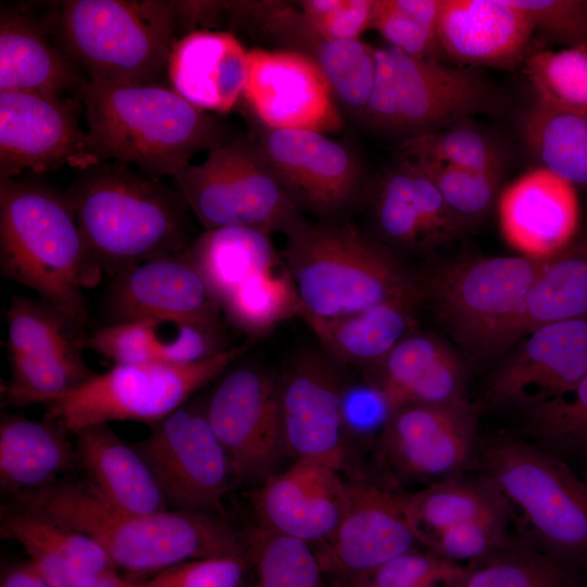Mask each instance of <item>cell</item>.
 Segmentation results:
<instances>
[{
	"instance_id": "1",
	"label": "cell",
	"mask_w": 587,
	"mask_h": 587,
	"mask_svg": "<svg viewBox=\"0 0 587 587\" xmlns=\"http://www.w3.org/2000/svg\"><path fill=\"white\" fill-rule=\"evenodd\" d=\"M13 499L89 536L115 567L133 573H157L189 560L248 555L247 535L226 517L174 509L129 514L111 505L89 480L60 479Z\"/></svg>"
},
{
	"instance_id": "2",
	"label": "cell",
	"mask_w": 587,
	"mask_h": 587,
	"mask_svg": "<svg viewBox=\"0 0 587 587\" xmlns=\"http://www.w3.org/2000/svg\"><path fill=\"white\" fill-rule=\"evenodd\" d=\"M72 93L82 103L88 147L99 163L117 161L151 177H173L197 153L233 139L213 115L163 84L85 79Z\"/></svg>"
},
{
	"instance_id": "3",
	"label": "cell",
	"mask_w": 587,
	"mask_h": 587,
	"mask_svg": "<svg viewBox=\"0 0 587 587\" xmlns=\"http://www.w3.org/2000/svg\"><path fill=\"white\" fill-rule=\"evenodd\" d=\"M65 195L92 260L111 278L190 245L191 212L178 191L128 164L77 171Z\"/></svg>"
},
{
	"instance_id": "4",
	"label": "cell",
	"mask_w": 587,
	"mask_h": 587,
	"mask_svg": "<svg viewBox=\"0 0 587 587\" xmlns=\"http://www.w3.org/2000/svg\"><path fill=\"white\" fill-rule=\"evenodd\" d=\"M51 34L86 79L162 84L175 43L189 33L183 1L66 0L49 3Z\"/></svg>"
},
{
	"instance_id": "5",
	"label": "cell",
	"mask_w": 587,
	"mask_h": 587,
	"mask_svg": "<svg viewBox=\"0 0 587 587\" xmlns=\"http://www.w3.org/2000/svg\"><path fill=\"white\" fill-rule=\"evenodd\" d=\"M0 267L84 327L85 289L103 273L92 260L65 192L17 178L0 180Z\"/></svg>"
},
{
	"instance_id": "6",
	"label": "cell",
	"mask_w": 587,
	"mask_h": 587,
	"mask_svg": "<svg viewBox=\"0 0 587 587\" xmlns=\"http://www.w3.org/2000/svg\"><path fill=\"white\" fill-rule=\"evenodd\" d=\"M283 260L301 315L358 312L417 288L413 275L382 241L351 223L304 221L286 235Z\"/></svg>"
},
{
	"instance_id": "7",
	"label": "cell",
	"mask_w": 587,
	"mask_h": 587,
	"mask_svg": "<svg viewBox=\"0 0 587 587\" xmlns=\"http://www.w3.org/2000/svg\"><path fill=\"white\" fill-rule=\"evenodd\" d=\"M509 503L516 533L549 555L587 563V480L541 446L510 435L480 441L478 464Z\"/></svg>"
},
{
	"instance_id": "8",
	"label": "cell",
	"mask_w": 587,
	"mask_h": 587,
	"mask_svg": "<svg viewBox=\"0 0 587 587\" xmlns=\"http://www.w3.org/2000/svg\"><path fill=\"white\" fill-rule=\"evenodd\" d=\"M498 96L474 66H447L376 48V75L361 121L401 140L436 132L495 110Z\"/></svg>"
},
{
	"instance_id": "9",
	"label": "cell",
	"mask_w": 587,
	"mask_h": 587,
	"mask_svg": "<svg viewBox=\"0 0 587 587\" xmlns=\"http://www.w3.org/2000/svg\"><path fill=\"white\" fill-rule=\"evenodd\" d=\"M545 261L519 255L447 262L417 276L421 300L470 357L485 359L499 352Z\"/></svg>"
},
{
	"instance_id": "10",
	"label": "cell",
	"mask_w": 587,
	"mask_h": 587,
	"mask_svg": "<svg viewBox=\"0 0 587 587\" xmlns=\"http://www.w3.org/2000/svg\"><path fill=\"white\" fill-rule=\"evenodd\" d=\"M232 346L213 357L187 364H114L95 373L79 387L46 402L43 417L72 435L113 421L150 426L161 421L210 382L221 377L248 349Z\"/></svg>"
},
{
	"instance_id": "11",
	"label": "cell",
	"mask_w": 587,
	"mask_h": 587,
	"mask_svg": "<svg viewBox=\"0 0 587 587\" xmlns=\"http://www.w3.org/2000/svg\"><path fill=\"white\" fill-rule=\"evenodd\" d=\"M204 229L246 226L288 235L305 220L250 137H235L173 177Z\"/></svg>"
},
{
	"instance_id": "12",
	"label": "cell",
	"mask_w": 587,
	"mask_h": 587,
	"mask_svg": "<svg viewBox=\"0 0 587 587\" xmlns=\"http://www.w3.org/2000/svg\"><path fill=\"white\" fill-rule=\"evenodd\" d=\"M130 442L148 464L167 507L228 519L225 497L236 480L213 433L205 403L186 402Z\"/></svg>"
},
{
	"instance_id": "13",
	"label": "cell",
	"mask_w": 587,
	"mask_h": 587,
	"mask_svg": "<svg viewBox=\"0 0 587 587\" xmlns=\"http://www.w3.org/2000/svg\"><path fill=\"white\" fill-rule=\"evenodd\" d=\"M210 426L226 452L236 480L261 485L287 454L279 384L253 366L225 372L205 402Z\"/></svg>"
},
{
	"instance_id": "14",
	"label": "cell",
	"mask_w": 587,
	"mask_h": 587,
	"mask_svg": "<svg viewBox=\"0 0 587 587\" xmlns=\"http://www.w3.org/2000/svg\"><path fill=\"white\" fill-rule=\"evenodd\" d=\"M477 409L469 400L398 408L377 439L396 479L428 484L465 475L478 464Z\"/></svg>"
},
{
	"instance_id": "15",
	"label": "cell",
	"mask_w": 587,
	"mask_h": 587,
	"mask_svg": "<svg viewBox=\"0 0 587 587\" xmlns=\"http://www.w3.org/2000/svg\"><path fill=\"white\" fill-rule=\"evenodd\" d=\"M82 114L75 97L0 91V180L23 171L40 174L65 165L80 171L98 164L79 126Z\"/></svg>"
},
{
	"instance_id": "16",
	"label": "cell",
	"mask_w": 587,
	"mask_h": 587,
	"mask_svg": "<svg viewBox=\"0 0 587 587\" xmlns=\"http://www.w3.org/2000/svg\"><path fill=\"white\" fill-rule=\"evenodd\" d=\"M251 140L300 211L334 217L360 195V161L325 134L261 126Z\"/></svg>"
},
{
	"instance_id": "17",
	"label": "cell",
	"mask_w": 587,
	"mask_h": 587,
	"mask_svg": "<svg viewBox=\"0 0 587 587\" xmlns=\"http://www.w3.org/2000/svg\"><path fill=\"white\" fill-rule=\"evenodd\" d=\"M508 350L487 379L486 398L496 407L524 411L587 375V316L542 325Z\"/></svg>"
},
{
	"instance_id": "18",
	"label": "cell",
	"mask_w": 587,
	"mask_h": 587,
	"mask_svg": "<svg viewBox=\"0 0 587 587\" xmlns=\"http://www.w3.org/2000/svg\"><path fill=\"white\" fill-rule=\"evenodd\" d=\"M242 98L260 124L327 135L344 126L332 88L309 57L288 50L250 49Z\"/></svg>"
},
{
	"instance_id": "19",
	"label": "cell",
	"mask_w": 587,
	"mask_h": 587,
	"mask_svg": "<svg viewBox=\"0 0 587 587\" xmlns=\"http://www.w3.org/2000/svg\"><path fill=\"white\" fill-rule=\"evenodd\" d=\"M416 542L402 492L377 482L357 479L347 483L341 519L315 553L323 574L344 580L414 549Z\"/></svg>"
},
{
	"instance_id": "20",
	"label": "cell",
	"mask_w": 587,
	"mask_h": 587,
	"mask_svg": "<svg viewBox=\"0 0 587 587\" xmlns=\"http://www.w3.org/2000/svg\"><path fill=\"white\" fill-rule=\"evenodd\" d=\"M278 384L287 453L342 471L347 463L340 413L345 382L336 367L316 354H302Z\"/></svg>"
},
{
	"instance_id": "21",
	"label": "cell",
	"mask_w": 587,
	"mask_h": 587,
	"mask_svg": "<svg viewBox=\"0 0 587 587\" xmlns=\"http://www.w3.org/2000/svg\"><path fill=\"white\" fill-rule=\"evenodd\" d=\"M346 498L340 471L309 459L296 460L251 492L258 526L309 545L333 535Z\"/></svg>"
},
{
	"instance_id": "22",
	"label": "cell",
	"mask_w": 587,
	"mask_h": 587,
	"mask_svg": "<svg viewBox=\"0 0 587 587\" xmlns=\"http://www.w3.org/2000/svg\"><path fill=\"white\" fill-rule=\"evenodd\" d=\"M497 204L502 235L521 255L548 260L577 236L576 187L541 166L503 188Z\"/></svg>"
},
{
	"instance_id": "23",
	"label": "cell",
	"mask_w": 587,
	"mask_h": 587,
	"mask_svg": "<svg viewBox=\"0 0 587 587\" xmlns=\"http://www.w3.org/2000/svg\"><path fill=\"white\" fill-rule=\"evenodd\" d=\"M110 323L173 317L223 324L222 310L184 251L142 262L112 278Z\"/></svg>"
},
{
	"instance_id": "24",
	"label": "cell",
	"mask_w": 587,
	"mask_h": 587,
	"mask_svg": "<svg viewBox=\"0 0 587 587\" xmlns=\"http://www.w3.org/2000/svg\"><path fill=\"white\" fill-rule=\"evenodd\" d=\"M224 22L230 29L274 43L279 50L311 58L334 90L352 84L367 57V46L360 39L330 40L321 36L296 2L226 1Z\"/></svg>"
},
{
	"instance_id": "25",
	"label": "cell",
	"mask_w": 587,
	"mask_h": 587,
	"mask_svg": "<svg viewBox=\"0 0 587 587\" xmlns=\"http://www.w3.org/2000/svg\"><path fill=\"white\" fill-rule=\"evenodd\" d=\"M535 29L511 0H441L438 36L462 66H510L524 60Z\"/></svg>"
},
{
	"instance_id": "26",
	"label": "cell",
	"mask_w": 587,
	"mask_h": 587,
	"mask_svg": "<svg viewBox=\"0 0 587 587\" xmlns=\"http://www.w3.org/2000/svg\"><path fill=\"white\" fill-rule=\"evenodd\" d=\"M0 534L20 544L30 564L54 587H91L115 571L92 538L33 509L3 505Z\"/></svg>"
},
{
	"instance_id": "27",
	"label": "cell",
	"mask_w": 587,
	"mask_h": 587,
	"mask_svg": "<svg viewBox=\"0 0 587 587\" xmlns=\"http://www.w3.org/2000/svg\"><path fill=\"white\" fill-rule=\"evenodd\" d=\"M248 52L230 32L193 30L173 47L166 77L170 86L198 109L228 113L242 98Z\"/></svg>"
},
{
	"instance_id": "28",
	"label": "cell",
	"mask_w": 587,
	"mask_h": 587,
	"mask_svg": "<svg viewBox=\"0 0 587 587\" xmlns=\"http://www.w3.org/2000/svg\"><path fill=\"white\" fill-rule=\"evenodd\" d=\"M229 347L223 324L173 317L109 323L86 336L85 340V348L114 364H187L218 354Z\"/></svg>"
},
{
	"instance_id": "29",
	"label": "cell",
	"mask_w": 587,
	"mask_h": 587,
	"mask_svg": "<svg viewBox=\"0 0 587 587\" xmlns=\"http://www.w3.org/2000/svg\"><path fill=\"white\" fill-rule=\"evenodd\" d=\"M85 79L55 43L45 14L1 9L0 91L63 97Z\"/></svg>"
},
{
	"instance_id": "30",
	"label": "cell",
	"mask_w": 587,
	"mask_h": 587,
	"mask_svg": "<svg viewBox=\"0 0 587 587\" xmlns=\"http://www.w3.org/2000/svg\"><path fill=\"white\" fill-rule=\"evenodd\" d=\"M398 409L407 404H445L469 400L466 369L440 338L413 330L370 367Z\"/></svg>"
},
{
	"instance_id": "31",
	"label": "cell",
	"mask_w": 587,
	"mask_h": 587,
	"mask_svg": "<svg viewBox=\"0 0 587 587\" xmlns=\"http://www.w3.org/2000/svg\"><path fill=\"white\" fill-rule=\"evenodd\" d=\"M75 437L80 466L111 505L137 515L168 509L146 461L109 424L86 427Z\"/></svg>"
},
{
	"instance_id": "32",
	"label": "cell",
	"mask_w": 587,
	"mask_h": 587,
	"mask_svg": "<svg viewBox=\"0 0 587 587\" xmlns=\"http://www.w3.org/2000/svg\"><path fill=\"white\" fill-rule=\"evenodd\" d=\"M421 302L417 286L412 291L358 312L334 317H301L335 360L371 367L415 330L416 310Z\"/></svg>"
},
{
	"instance_id": "33",
	"label": "cell",
	"mask_w": 587,
	"mask_h": 587,
	"mask_svg": "<svg viewBox=\"0 0 587 587\" xmlns=\"http://www.w3.org/2000/svg\"><path fill=\"white\" fill-rule=\"evenodd\" d=\"M68 432L47 419L2 415L0 422V485L12 498L57 483L80 465Z\"/></svg>"
},
{
	"instance_id": "34",
	"label": "cell",
	"mask_w": 587,
	"mask_h": 587,
	"mask_svg": "<svg viewBox=\"0 0 587 587\" xmlns=\"http://www.w3.org/2000/svg\"><path fill=\"white\" fill-rule=\"evenodd\" d=\"M184 253L220 308L240 287L284 262L270 234L246 226L204 229Z\"/></svg>"
},
{
	"instance_id": "35",
	"label": "cell",
	"mask_w": 587,
	"mask_h": 587,
	"mask_svg": "<svg viewBox=\"0 0 587 587\" xmlns=\"http://www.w3.org/2000/svg\"><path fill=\"white\" fill-rule=\"evenodd\" d=\"M402 499L408 522L417 542L424 546L441 530L460 523H514L505 498L482 473L432 483L414 492H402Z\"/></svg>"
},
{
	"instance_id": "36",
	"label": "cell",
	"mask_w": 587,
	"mask_h": 587,
	"mask_svg": "<svg viewBox=\"0 0 587 587\" xmlns=\"http://www.w3.org/2000/svg\"><path fill=\"white\" fill-rule=\"evenodd\" d=\"M587 316V233L548 259L504 333L499 352L529 332L553 322Z\"/></svg>"
},
{
	"instance_id": "37",
	"label": "cell",
	"mask_w": 587,
	"mask_h": 587,
	"mask_svg": "<svg viewBox=\"0 0 587 587\" xmlns=\"http://www.w3.org/2000/svg\"><path fill=\"white\" fill-rule=\"evenodd\" d=\"M521 136L539 166L587 189V111L535 101L521 117Z\"/></svg>"
},
{
	"instance_id": "38",
	"label": "cell",
	"mask_w": 587,
	"mask_h": 587,
	"mask_svg": "<svg viewBox=\"0 0 587 587\" xmlns=\"http://www.w3.org/2000/svg\"><path fill=\"white\" fill-rule=\"evenodd\" d=\"M575 566L520 535L499 552L469 564L461 587H580Z\"/></svg>"
},
{
	"instance_id": "39",
	"label": "cell",
	"mask_w": 587,
	"mask_h": 587,
	"mask_svg": "<svg viewBox=\"0 0 587 587\" xmlns=\"http://www.w3.org/2000/svg\"><path fill=\"white\" fill-rule=\"evenodd\" d=\"M400 159L449 164L478 171H505L507 153L495 135L472 118L442 129L404 139Z\"/></svg>"
},
{
	"instance_id": "40",
	"label": "cell",
	"mask_w": 587,
	"mask_h": 587,
	"mask_svg": "<svg viewBox=\"0 0 587 587\" xmlns=\"http://www.w3.org/2000/svg\"><path fill=\"white\" fill-rule=\"evenodd\" d=\"M5 319L9 352L64 355L85 349L84 327L42 299L13 296Z\"/></svg>"
},
{
	"instance_id": "41",
	"label": "cell",
	"mask_w": 587,
	"mask_h": 587,
	"mask_svg": "<svg viewBox=\"0 0 587 587\" xmlns=\"http://www.w3.org/2000/svg\"><path fill=\"white\" fill-rule=\"evenodd\" d=\"M221 310L234 327L249 337H259L300 315L301 304L284 262L230 295Z\"/></svg>"
},
{
	"instance_id": "42",
	"label": "cell",
	"mask_w": 587,
	"mask_h": 587,
	"mask_svg": "<svg viewBox=\"0 0 587 587\" xmlns=\"http://www.w3.org/2000/svg\"><path fill=\"white\" fill-rule=\"evenodd\" d=\"M11 379L4 388L8 403L45 404L87 382L95 372L83 354H32L9 352Z\"/></svg>"
},
{
	"instance_id": "43",
	"label": "cell",
	"mask_w": 587,
	"mask_h": 587,
	"mask_svg": "<svg viewBox=\"0 0 587 587\" xmlns=\"http://www.w3.org/2000/svg\"><path fill=\"white\" fill-rule=\"evenodd\" d=\"M371 213L380 238L390 246L427 247L411 170L405 161L400 160L376 179L371 192Z\"/></svg>"
},
{
	"instance_id": "44",
	"label": "cell",
	"mask_w": 587,
	"mask_h": 587,
	"mask_svg": "<svg viewBox=\"0 0 587 587\" xmlns=\"http://www.w3.org/2000/svg\"><path fill=\"white\" fill-rule=\"evenodd\" d=\"M255 587H323V572L310 545L255 527L247 535Z\"/></svg>"
},
{
	"instance_id": "45",
	"label": "cell",
	"mask_w": 587,
	"mask_h": 587,
	"mask_svg": "<svg viewBox=\"0 0 587 587\" xmlns=\"http://www.w3.org/2000/svg\"><path fill=\"white\" fill-rule=\"evenodd\" d=\"M440 9L441 0H374L372 28L408 55L440 61Z\"/></svg>"
},
{
	"instance_id": "46",
	"label": "cell",
	"mask_w": 587,
	"mask_h": 587,
	"mask_svg": "<svg viewBox=\"0 0 587 587\" xmlns=\"http://www.w3.org/2000/svg\"><path fill=\"white\" fill-rule=\"evenodd\" d=\"M524 71L536 101L564 110L587 111V46L528 52Z\"/></svg>"
},
{
	"instance_id": "47",
	"label": "cell",
	"mask_w": 587,
	"mask_h": 587,
	"mask_svg": "<svg viewBox=\"0 0 587 587\" xmlns=\"http://www.w3.org/2000/svg\"><path fill=\"white\" fill-rule=\"evenodd\" d=\"M412 162L434 180L462 230L483 220L495 202H498L503 189L504 171H478L438 162Z\"/></svg>"
},
{
	"instance_id": "48",
	"label": "cell",
	"mask_w": 587,
	"mask_h": 587,
	"mask_svg": "<svg viewBox=\"0 0 587 587\" xmlns=\"http://www.w3.org/2000/svg\"><path fill=\"white\" fill-rule=\"evenodd\" d=\"M522 413L526 429L545 446L587 457V375L570 390Z\"/></svg>"
},
{
	"instance_id": "49",
	"label": "cell",
	"mask_w": 587,
	"mask_h": 587,
	"mask_svg": "<svg viewBox=\"0 0 587 587\" xmlns=\"http://www.w3.org/2000/svg\"><path fill=\"white\" fill-rule=\"evenodd\" d=\"M504 521H473L450 526L434 536L426 547L436 555L462 565L482 561L510 545L519 534Z\"/></svg>"
},
{
	"instance_id": "50",
	"label": "cell",
	"mask_w": 587,
	"mask_h": 587,
	"mask_svg": "<svg viewBox=\"0 0 587 587\" xmlns=\"http://www.w3.org/2000/svg\"><path fill=\"white\" fill-rule=\"evenodd\" d=\"M466 566L442 559L432 551L412 549L373 570L337 580V584L341 587H415L462 572Z\"/></svg>"
},
{
	"instance_id": "51",
	"label": "cell",
	"mask_w": 587,
	"mask_h": 587,
	"mask_svg": "<svg viewBox=\"0 0 587 587\" xmlns=\"http://www.w3.org/2000/svg\"><path fill=\"white\" fill-rule=\"evenodd\" d=\"M396 410L386 391L371 379L345 383L340 399L345 439L377 440Z\"/></svg>"
},
{
	"instance_id": "52",
	"label": "cell",
	"mask_w": 587,
	"mask_h": 587,
	"mask_svg": "<svg viewBox=\"0 0 587 587\" xmlns=\"http://www.w3.org/2000/svg\"><path fill=\"white\" fill-rule=\"evenodd\" d=\"M248 555L184 561L157 572L134 587H238L242 585Z\"/></svg>"
},
{
	"instance_id": "53",
	"label": "cell",
	"mask_w": 587,
	"mask_h": 587,
	"mask_svg": "<svg viewBox=\"0 0 587 587\" xmlns=\"http://www.w3.org/2000/svg\"><path fill=\"white\" fill-rule=\"evenodd\" d=\"M298 7L324 38L357 40L372 28L374 0H302Z\"/></svg>"
},
{
	"instance_id": "54",
	"label": "cell",
	"mask_w": 587,
	"mask_h": 587,
	"mask_svg": "<svg viewBox=\"0 0 587 587\" xmlns=\"http://www.w3.org/2000/svg\"><path fill=\"white\" fill-rule=\"evenodd\" d=\"M534 29L567 47L587 46V0H511Z\"/></svg>"
},
{
	"instance_id": "55",
	"label": "cell",
	"mask_w": 587,
	"mask_h": 587,
	"mask_svg": "<svg viewBox=\"0 0 587 587\" xmlns=\"http://www.w3.org/2000/svg\"><path fill=\"white\" fill-rule=\"evenodd\" d=\"M403 161L409 164L411 170L414 196L424 226L427 246L442 243L459 235L462 229L434 180L414 162Z\"/></svg>"
},
{
	"instance_id": "56",
	"label": "cell",
	"mask_w": 587,
	"mask_h": 587,
	"mask_svg": "<svg viewBox=\"0 0 587 587\" xmlns=\"http://www.w3.org/2000/svg\"><path fill=\"white\" fill-rule=\"evenodd\" d=\"M0 587H54L30 564L22 563L10 567L2 576Z\"/></svg>"
},
{
	"instance_id": "57",
	"label": "cell",
	"mask_w": 587,
	"mask_h": 587,
	"mask_svg": "<svg viewBox=\"0 0 587 587\" xmlns=\"http://www.w3.org/2000/svg\"><path fill=\"white\" fill-rule=\"evenodd\" d=\"M135 583L118 576L114 571L101 576L91 587H134Z\"/></svg>"
},
{
	"instance_id": "58",
	"label": "cell",
	"mask_w": 587,
	"mask_h": 587,
	"mask_svg": "<svg viewBox=\"0 0 587 587\" xmlns=\"http://www.w3.org/2000/svg\"><path fill=\"white\" fill-rule=\"evenodd\" d=\"M238 587H250V586H246V585L242 584V585H240V586H238Z\"/></svg>"
},
{
	"instance_id": "59",
	"label": "cell",
	"mask_w": 587,
	"mask_h": 587,
	"mask_svg": "<svg viewBox=\"0 0 587 587\" xmlns=\"http://www.w3.org/2000/svg\"><path fill=\"white\" fill-rule=\"evenodd\" d=\"M336 587H341V586L337 584Z\"/></svg>"
},
{
	"instance_id": "60",
	"label": "cell",
	"mask_w": 587,
	"mask_h": 587,
	"mask_svg": "<svg viewBox=\"0 0 587 587\" xmlns=\"http://www.w3.org/2000/svg\"><path fill=\"white\" fill-rule=\"evenodd\" d=\"M582 587V586H580Z\"/></svg>"
}]
</instances>
